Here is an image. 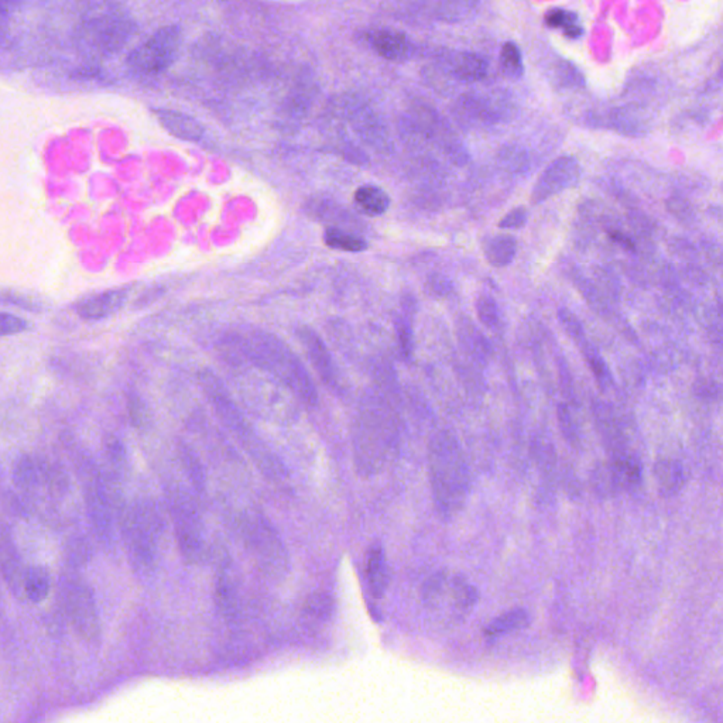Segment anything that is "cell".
I'll use <instances>...</instances> for the list:
<instances>
[{"instance_id":"6da1fadb","label":"cell","mask_w":723,"mask_h":723,"mask_svg":"<svg viewBox=\"0 0 723 723\" xmlns=\"http://www.w3.org/2000/svg\"><path fill=\"white\" fill-rule=\"evenodd\" d=\"M226 354L235 364L252 365L307 406L317 404V386L312 375L285 340L270 332L252 330L233 334L226 342Z\"/></svg>"},{"instance_id":"7a4b0ae2","label":"cell","mask_w":723,"mask_h":723,"mask_svg":"<svg viewBox=\"0 0 723 723\" xmlns=\"http://www.w3.org/2000/svg\"><path fill=\"white\" fill-rule=\"evenodd\" d=\"M396 441V424L389 402L374 392L365 394L352 424V452L359 476L374 478L384 471Z\"/></svg>"},{"instance_id":"3957f363","label":"cell","mask_w":723,"mask_h":723,"mask_svg":"<svg viewBox=\"0 0 723 723\" xmlns=\"http://www.w3.org/2000/svg\"><path fill=\"white\" fill-rule=\"evenodd\" d=\"M429 474L437 511L451 519L464 509L471 491L468 464L451 432L439 431L429 439Z\"/></svg>"},{"instance_id":"277c9868","label":"cell","mask_w":723,"mask_h":723,"mask_svg":"<svg viewBox=\"0 0 723 723\" xmlns=\"http://www.w3.org/2000/svg\"><path fill=\"white\" fill-rule=\"evenodd\" d=\"M200 384L216 417L235 437L236 441H239L243 448L249 452L260 472L270 479H285L287 474L285 465L278 461L277 456H273L272 451H268L259 437L256 436L249 421L243 416L238 404L233 402L230 390L226 389L222 380L211 370H203L200 374Z\"/></svg>"},{"instance_id":"5b68a950","label":"cell","mask_w":723,"mask_h":723,"mask_svg":"<svg viewBox=\"0 0 723 723\" xmlns=\"http://www.w3.org/2000/svg\"><path fill=\"white\" fill-rule=\"evenodd\" d=\"M121 523L131 570L141 578H149L156 573L160 561L166 531L161 509L151 501L136 502L123 511Z\"/></svg>"},{"instance_id":"8992f818","label":"cell","mask_w":723,"mask_h":723,"mask_svg":"<svg viewBox=\"0 0 723 723\" xmlns=\"http://www.w3.org/2000/svg\"><path fill=\"white\" fill-rule=\"evenodd\" d=\"M236 529L256 568L268 580H285L290 554L273 521L259 509H246L236 516Z\"/></svg>"},{"instance_id":"52a82bcc","label":"cell","mask_w":723,"mask_h":723,"mask_svg":"<svg viewBox=\"0 0 723 723\" xmlns=\"http://www.w3.org/2000/svg\"><path fill=\"white\" fill-rule=\"evenodd\" d=\"M136 32L134 20L121 10H104L86 14L77 26L74 40L86 56L108 57L121 51Z\"/></svg>"},{"instance_id":"ba28073f","label":"cell","mask_w":723,"mask_h":723,"mask_svg":"<svg viewBox=\"0 0 723 723\" xmlns=\"http://www.w3.org/2000/svg\"><path fill=\"white\" fill-rule=\"evenodd\" d=\"M167 509L183 560L188 565H203L210 558V547L197 499L183 488H171L167 492Z\"/></svg>"},{"instance_id":"9c48e42d","label":"cell","mask_w":723,"mask_h":723,"mask_svg":"<svg viewBox=\"0 0 723 723\" xmlns=\"http://www.w3.org/2000/svg\"><path fill=\"white\" fill-rule=\"evenodd\" d=\"M422 601L441 622L459 623L471 615L478 603V590L461 575L437 573L422 586Z\"/></svg>"},{"instance_id":"30bf717a","label":"cell","mask_w":723,"mask_h":723,"mask_svg":"<svg viewBox=\"0 0 723 723\" xmlns=\"http://www.w3.org/2000/svg\"><path fill=\"white\" fill-rule=\"evenodd\" d=\"M61 598L74 632L86 645L101 643L102 628L95 595L91 586L76 575L64 576Z\"/></svg>"},{"instance_id":"8fae6325","label":"cell","mask_w":723,"mask_h":723,"mask_svg":"<svg viewBox=\"0 0 723 723\" xmlns=\"http://www.w3.org/2000/svg\"><path fill=\"white\" fill-rule=\"evenodd\" d=\"M181 40L183 30L177 24L156 30L148 40L131 50L128 56L129 68L141 77L160 76L177 59Z\"/></svg>"},{"instance_id":"7c38bea8","label":"cell","mask_w":723,"mask_h":723,"mask_svg":"<svg viewBox=\"0 0 723 723\" xmlns=\"http://www.w3.org/2000/svg\"><path fill=\"white\" fill-rule=\"evenodd\" d=\"M580 163L571 156H563L548 166L543 171L533 191H531V203H541L544 201L556 197L558 194L570 190L578 184L581 178Z\"/></svg>"},{"instance_id":"4fadbf2b","label":"cell","mask_w":723,"mask_h":723,"mask_svg":"<svg viewBox=\"0 0 723 723\" xmlns=\"http://www.w3.org/2000/svg\"><path fill=\"white\" fill-rule=\"evenodd\" d=\"M297 338L302 342L303 349L312 362L315 374L324 382L325 386L332 390L339 389V370L322 338L312 328L308 327L298 328Z\"/></svg>"},{"instance_id":"5bb4252c","label":"cell","mask_w":723,"mask_h":723,"mask_svg":"<svg viewBox=\"0 0 723 723\" xmlns=\"http://www.w3.org/2000/svg\"><path fill=\"white\" fill-rule=\"evenodd\" d=\"M216 608L221 615L228 620H235L242 612V596H240L239 578L236 575L233 564L228 558L218 560L215 576Z\"/></svg>"},{"instance_id":"9a60e30c","label":"cell","mask_w":723,"mask_h":723,"mask_svg":"<svg viewBox=\"0 0 723 723\" xmlns=\"http://www.w3.org/2000/svg\"><path fill=\"white\" fill-rule=\"evenodd\" d=\"M86 511L99 541L111 546L113 540V518H112L111 499L104 484L99 479L92 482L86 489Z\"/></svg>"},{"instance_id":"2e32d148","label":"cell","mask_w":723,"mask_h":723,"mask_svg":"<svg viewBox=\"0 0 723 723\" xmlns=\"http://www.w3.org/2000/svg\"><path fill=\"white\" fill-rule=\"evenodd\" d=\"M365 39L370 49L375 50V53L389 61L400 63L411 56L412 43L407 34L402 33L400 30L389 29V27L372 29L366 32Z\"/></svg>"},{"instance_id":"e0dca14e","label":"cell","mask_w":723,"mask_h":723,"mask_svg":"<svg viewBox=\"0 0 723 723\" xmlns=\"http://www.w3.org/2000/svg\"><path fill=\"white\" fill-rule=\"evenodd\" d=\"M131 287L115 288L99 294L89 295L76 305V312L82 320L99 321L116 314L128 302Z\"/></svg>"},{"instance_id":"ac0fdd59","label":"cell","mask_w":723,"mask_h":723,"mask_svg":"<svg viewBox=\"0 0 723 723\" xmlns=\"http://www.w3.org/2000/svg\"><path fill=\"white\" fill-rule=\"evenodd\" d=\"M0 573L14 596L23 599L24 568L9 533L0 530Z\"/></svg>"},{"instance_id":"d6986e66","label":"cell","mask_w":723,"mask_h":723,"mask_svg":"<svg viewBox=\"0 0 723 723\" xmlns=\"http://www.w3.org/2000/svg\"><path fill=\"white\" fill-rule=\"evenodd\" d=\"M365 575H366L370 593L375 598H382L389 586L390 573L386 551L379 541L367 548L366 558H365Z\"/></svg>"},{"instance_id":"ffe728a7","label":"cell","mask_w":723,"mask_h":723,"mask_svg":"<svg viewBox=\"0 0 723 723\" xmlns=\"http://www.w3.org/2000/svg\"><path fill=\"white\" fill-rule=\"evenodd\" d=\"M154 113L158 116L163 128L181 140L198 141L205 133L203 125L197 119H194L193 116L183 113V112L171 111V109H154Z\"/></svg>"},{"instance_id":"44dd1931","label":"cell","mask_w":723,"mask_h":723,"mask_svg":"<svg viewBox=\"0 0 723 723\" xmlns=\"http://www.w3.org/2000/svg\"><path fill=\"white\" fill-rule=\"evenodd\" d=\"M595 421L598 431L602 436L603 442L608 448H610L612 458L628 454L626 452L625 438L623 432L619 427L618 421L613 417L612 412L609 411V407L598 402L595 407Z\"/></svg>"},{"instance_id":"7402d4cb","label":"cell","mask_w":723,"mask_h":723,"mask_svg":"<svg viewBox=\"0 0 723 723\" xmlns=\"http://www.w3.org/2000/svg\"><path fill=\"white\" fill-rule=\"evenodd\" d=\"M486 262L493 267H508L518 253V242L511 235H496L486 238L482 246Z\"/></svg>"},{"instance_id":"603a6c76","label":"cell","mask_w":723,"mask_h":723,"mask_svg":"<svg viewBox=\"0 0 723 723\" xmlns=\"http://www.w3.org/2000/svg\"><path fill=\"white\" fill-rule=\"evenodd\" d=\"M452 72L461 81H481L488 76L489 63L482 54L459 51L451 59Z\"/></svg>"},{"instance_id":"cb8c5ba5","label":"cell","mask_w":723,"mask_h":723,"mask_svg":"<svg viewBox=\"0 0 723 723\" xmlns=\"http://www.w3.org/2000/svg\"><path fill=\"white\" fill-rule=\"evenodd\" d=\"M609 468L612 472L618 492L635 489L642 482V465L633 456L623 454L610 459Z\"/></svg>"},{"instance_id":"d4e9b609","label":"cell","mask_w":723,"mask_h":723,"mask_svg":"<svg viewBox=\"0 0 723 723\" xmlns=\"http://www.w3.org/2000/svg\"><path fill=\"white\" fill-rule=\"evenodd\" d=\"M655 476L658 491L665 498L674 496L684 486L685 476L682 465L674 459H661L655 465Z\"/></svg>"},{"instance_id":"484cf974","label":"cell","mask_w":723,"mask_h":723,"mask_svg":"<svg viewBox=\"0 0 723 723\" xmlns=\"http://www.w3.org/2000/svg\"><path fill=\"white\" fill-rule=\"evenodd\" d=\"M51 591V575L43 565L27 566L23 578V598L32 603L43 602Z\"/></svg>"},{"instance_id":"4316f807","label":"cell","mask_w":723,"mask_h":723,"mask_svg":"<svg viewBox=\"0 0 723 723\" xmlns=\"http://www.w3.org/2000/svg\"><path fill=\"white\" fill-rule=\"evenodd\" d=\"M530 625V615L524 609H513L503 615L494 618L486 628H484V637L499 638L502 636L511 635L513 632H520L524 628Z\"/></svg>"},{"instance_id":"83f0119b","label":"cell","mask_w":723,"mask_h":723,"mask_svg":"<svg viewBox=\"0 0 723 723\" xmlns=\"http://www.w3.org/2000/svg\"><path fill=\"white\" fill-rule=\"evenodd\" d=\"M459 340H461L462 348L469 357L486 364L492 355L491 342L486 339L484 334L478 328L474 327L469 321L462 322L458 330Z\"/></svg>"},{"instance_id":"f1b7e54d","label":"cell","mask_w":723,"mask_h":723,"mask_svg":"<svg viewBox=\"0 0 723 723\" xmlns=\"http://www.w3.org/2000/svg\"><path fill=\"white\" fill-rule=\"evenodd\" d=\"M355 203L370 216L384 215L390 208V197L386 191L375 184L360 185L355 193Z\"/></svg>"},{"instance_id":"f546056e","label":"cell","mask_w":723,"mask_h":723,"mask_svg":"<svg viewBox=\"0 0 723 723\" xmlns=\"http://www.w3.org/2000/svg\"><path fill=\"white\" fill-rule=\"evenodd\" d=\"M547 26L550 29L563 30L564 36L571 40L580 39L583 34V24L580 23V17L573 10L551 9L544 17Z\"/></svg>"},{"instance_id":"4dcf8cb0","label":"cell","mask_w":723,"mask_h":723,"mask_svg":"<svg viewBox=\"0 0 723 723\" xmlns=\"http://www.w3.org/2000/svg\"><path fill=\"white\" fill-rule=\"evenodd\" d=\"M324 239L332 249L344 250V252L357 253L367 249V242L364 238L348 232V230H339V228H328L325 230Z\"/></svg>"},{"instance_id":"1f68e13d","label":"cell","mask_w":723,"mask_h":723,"mask_svg":"<svg viewBox=\"0 0 723 723\" xmlns=\"http://www.w3.org/2000/svg\"><path fill=\"white\" fill-rule=\"evenodd\" d=\"M502 74L511 81H518L523 77L524 64L521 57L520 49L513 41L504 43L501 50V59H499Z\"/></svg>"},{"instance_id":"d6a6232c","label":"cell","mask_w":723,"mask_h":723,"mask_svg":"<svg viewBox=\"0 0 723 723\" xmlns=\"http://www.w3.org/2000/svg\"><path fill=\"white\" fill-rule=\"evenodd\" d=\"M43 479L36 462L29 456H22L14 466V484L23 491H33Z\"/></svg>"},{"instance_id":"836d02e7","label":"cell","mask_w":723,"mask_h":723,"mask_svg":"<svg viewBox=\"0 0 723 723\" xmlns=\"http://www.w3.org/2000/svg\"><path fill=\"white\" fill-rule=\"evenodd\" d=\"M180 459L184 469L187 472L194 491L197 494L205 493V474L201 466L200 459L195 456L187 446H181Z\"/></svg>"},{"instance_id":"e575fe53","label":"cell","mask_w":723,"mask_h":723,"mask_svg":"<svg viewBox=\"0 0 723 723\" xmlns=\"http://www.w3.org/2000/svg\"><path fill=\"white\" fill-rule=\"evenodd\" d=\"M476 314H478L479 321L492 330H501L502 327V314L499 310L498 304L494 302L493 298L488 294H482L476 300Z\"/></svg>"},{"instance_id":"d590c367","label":"cell","mask_w":723,"mask_h":723,"mask_svg":"<svg viewBox=\"0 0 723 723\" xmlns=\"http://www.w3.org/2000/svg\"><path fill=\"white\" fill-rule=\"evenodd\" d=\"M580 347L586 362L590 364L592 374L595 375L596 380H598V384L603 387L609 386L610 382H612V376H610V372H609L608 366H606L602 357L598 354V350H596L590 342H586V340L581 342Z\"/></svg>"},{"instance_id":"8d00e7d4","label":"cell","mask_w":723,"mask_h":723,"mask_svg":"<svg viewBox=\"0 0 723 723\" xmlns=\"http://www.w3.org/2000/svg\"><path fill=\"white\" fill-rule=\"evenodd\" d=\"M304 609L307 615L312 616V618L327 619L332 613L334 601H332V596L330 593L315 592L307 599Z\"/></svg>"},{"instance_id":"74e56055","label":"cell","mask_w":723,"mask_h":723,"mask_svg":"<svg viewBox=\"0 0 723 723\" xmlns=\"http://www.w3.org/2000/svg\"><path fill=\"white\" fill-rule=\"evenodd\" d=\"M104 444H105L106 456H108L111 464L113 465L115 468L123 471V468H126V464H128V454H126L123 442H122L118 437L113 436V434H109V436L105 437Z\"/></svg>"},{"instance_id":"f35d334b","label":"cell","mask_w":723,"mask_h":723,"mask_svg":"<svg viewBox=\"0 0 723 723\" xmlns=\"http://www.w3.org/2000/svg\"><path fill=\"white\" fill-rule=\"evenodd\" d=\"M128 409L131 424H133L136 429H144V427H148V407H146V404H144L143 400H141V397L139 396V394H129Z\"/></svg>"},{"instance_id":"ab89813d","label":"cell","mask_w":723,"mask_h":723,"mask_svg":"<svg viewBox=\"0 0 723 723\" xmlns=\"http://www.w3.org/2000/svg\"><path fill=\"white\" fill-rule=\"evenodd\" d=\"M67 561L69 565L74 568L86 565L91 558V550H89V544L84 540L76 541V543H68L66 548Z\"/></svg>"},{"instance_id":"60d3db41","label":"cell","mask_w":723,"mask_h":723,"mask_svg":"<svg viewBox=\"0 0 723 723\" xmlns=\"http://www.w3.org/2000/svg\"><path fill=\"white\" fill-rule=\"evenodd\" d=\"M397 339H399L400 354L402 355L404 359H410L412 355V348H414V340H412V330L410 325L409 320L406 318H399L396 324Z\"/></svg>"},{"instance_id":"b9f144b4","label":"cell","mask_w":723,"mask_h":723,"mask_svg":"<svg viewBox=\"0 0 723 723\" xmlns=\"http://www.w3.org/2000/svg\"><path fill=\"white\" fill-rule=\"evenodd\" d=\"M29 330V322L17 315L0 312V337L22 334Z\"/></svg>"},{"instance_id":"7bdbcfd3","label":"cell","mask_w":723,"mask_h":723,"mask_svg":"<svg viewBox=\"0 0 723 723\" xmlns=\"http://www.w3.org/2000/svg\"><path fill=\"white\" fill-rule=\"evenodd\" d=\"M558 318H560V322L564 330L568 332V335H570L575 342L581 344V342L585 340V338H583V324H581L580 320H578L570 310L561 308L560 312H558Z\"/></svg>"},{"instance_id":"ee69618b","label":"cell","mask_w":723,"mask_h":723,"mask_svg":"<svg viewBox=\"0 0 723 723\" xmlns=\"http://www.w3.org/2000/svg\"><path fill=\"white\" fill-rule=\"evenodd\" d=\"M558 422H560V429L561 431H563L564 438L570 442V444H573V446H576V444H578V432H576L575 422H574L573 416H571L568 407H558Z\"/></svg>"},{"instance_id":"f6af8a7d","label":"cell","mask_w":723,"mask_h":723,"mask_svg":"<svg viewBox=\"0 0 723 723\" xmlns=\"http://www.w3.org/2000/svg\"><path fill=\"white\" fill-rule=\"evenodd\" d=\"M527 223V210L524 206H518L514 210L509 211L506 215L499 221L501 230H521Z\"/></svg>"},{"instance_id":"bcb514c9","label":"cell","mask_w":723,"mask_h":723,"mask_svg":"<svg viewBox=\"0 0 723 723\" xmlns=\"http://www.w3.org/2000/svg\"><path fill=\"white\" fill-rule=\"evenodd\" d=\"M429 287L431 294L437 295V297H444L452 292L451 282L442 276H432L429 280Z\"/></svg>"},{"instance_id":"7dc6e473","label":"cell","mask_w":723,"mask_h":723,"mask_svg":"<svg viewBox=\"0 0 723 723\" xmlns=\"http://www.w3.org/2000/svg\"><path fill=\"white\" fill-rule=\"evenodd\" d=\"M609 239L612 240L616 245L622 246L625 249L635 250L633 240L628 238L625 233L620 232V230H612V232L609 233Z\"/></svg>"}]
</instances>
